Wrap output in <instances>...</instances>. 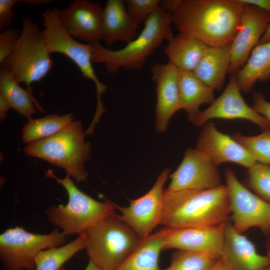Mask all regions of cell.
Listing matches in <instances>:
<instances>
[{"instance_id": "83f0119b", "label": "cell", "mask_w": 270, "mask_h": 270, "mask_svg": "<svg viewBox=\"0 0 270 270\" xmlns=\"http://www.w3.org/2000/svg\"><path fill=\"white\" fill-rule=\"evenodd\" d=\"M86 248L84 233L62 246L43 250L36 258L35 270H60L64 264Z\"/></svg>"}, {"instance_id": "6da1fadb", "label": "cell", "mask_w": 270, "mask_h": 270, "mask_svg": "<svg viewBox=\"0 0 270 270\" xmlns=\"http://www.w3.org/2000/svg\"><path fill=\"white\" fill-rule=\"evenodd\" d=\"M245 4L240 0H179L172 14L180 33L209 46L231 44Z\"/></svg>"}, {"instance_id": "74e56055", "label": "cell", "mask_w": 270, "mask_h": 270, "mask_svg": "<svg viewBox=\"0 0 270 270\" xmlns=\"http://www.w3.org/2000/svg\"><path fill=\"white\" fill-rule=\"evenodd\" d=\"M11 107L5 98L0 94V120H4L7 115L8 112Z\"/></svg>"}, {"instance_id": "e575fe53", "label": "cell", "mask_w": 270, "mask_h": 270, "mask_svg": "<svg viewBox=\"0 0 270 270\" xmlns=\"http://www.w3.org/2000/svg\"><path fill=\"white\" fill-rule=\"evenodd\" d=\"M252 108L263 116L270 124V102L267 101L260 93L254 92Z\"/></svg>"}, {"instance_id": "cb8c5ba5", "label": "cell", "mask_w": 270, "mask_h": 270, "mask_svg": "<svg viewBox=\"0 0 270 270\" xmlns=\"http://www.w3.org/2000/svg\"><path fill=\"white\" fill-rule=\"evenodd\" d=\"M236 76L240 90L244 93L250 92L257 81L270 78V40L253 48Z\"/></svg>"}, {"instance_id": "836d02e7", "label": "cell", "mask_w": 270, "mask_h": 270, "mask_svg": "<svg viewBox=\"0 0 270 270\" xmlns=\"http://www.w3.org/2000/svg\"><path fill=\"white\" fill-rule=\"evenodd\" d=\"M20 0H0V30L10 27L14 13L12 10L13 6Z\"/></svg>"}, {"instance_id": "7c38bea8", "label": "cell", "mask_w": 270, "mask_h": 270, "mask_svg": "<svg viewBox=\"0 0 270 270\" xmlns=\"http://www.w3.org/2000/svg\"><path fill=\"white\" fill-rule=\"evenodd\" d=\"M240 92L236 74H232L220 96L207 108L200 110L192 122L200 126L212 119H242L255 124L264 130H270L268 122L246 103Z\"/></svg>"}, {"instance_id": "7402d4cb", "label": "cell", "mask_w": 270, "mask_h": 270, "mask_svg": "<svg viewBox=\"0 0 270 270\" xmlns=\"http://www.w3.org/2000/svg\"><path fill=\"white\" fill-rule=\"evenodd\" d=\"M208 46L191 36L180 33L168 41L164 52L180 70L193 72Z\"/></svg>"}, {"instance_id": "3957f363", "label": "cell", "mask_w": 270, "mask_h": 270, "mask_svg": "<svg viewBox=\"0 0 270 270\" xmlns=\"http://www.w3.org/2000/svg\"><path fill=\"white\" fill-rule=\"evenodd\" d=\"M172 24V14L159 6L145 22L138 36L122 48L112 50L98 42H91L92 62L104 64L106 70L112 74H116L120 68L140 70L164 41L168 42L174 37Z\"/></svg>"}, {"instance_id": "ba28073f", "label": "cell", "mask_w": 270, "mask_h": 270, "mask_svg": "<svg viewBox=\"0 0 270 270\" xmlns=\"http://www.w3.org/2000/svg\"><path fill=\"white\" fill-rule=\"evenodd\" d=\"M67 236L59 229L34 234L16 226L0 234V260L5 270H35L36 258L42 250L62 246Z\"/></svg>"}, {"instance_id": "ab89813d", "label": "cell", "mask_w": 270, "mask_h": 270, "mask_svg": "<svg viewBox=\"0 0 270 270\" xmlns=\"http://www.w3.org/2000/svg\"><path fill=\"white\" fill-rule=\"evenodd\" d=\"M270 40V22L264 34L260 38L258 44H262ZM257 44V45H258Z\"/></svg>"}, {"instance_id": "8fae6325", "label": "cell", "mask_w": 270, "mask_h": 270, "mask_svg": "<svg viewBox=\"0 0 270 270\" xmlns=\"http://www.w3.org/2000/svg\"><path fill=\"white\" fill-rule=\"evenodd\" d=\"M170 173L169 169L164 170L152 188L140 198L129 200L128 206L118 205L117 210L120 211L119 217L142 240L150 235L160 224L164 187Z\"/></svg>"}, {"instance_id": "f546056e", "label": "cell", "mask_w": 270, "mask_h": 270, "mask_svg": "<svg viewBox=\"0 0 270 270\" xmlns=\"http://www.w3.org/2000/svg\"><path fill=\"white\" fill-rule=\"evenodd\" d=\"M232 137L250 152L256 162L270 165V129L254 136H246L238 132Z\"/></svg>"}, {"instance_id": "8992f818", "label": "cell", "mask_w": 270, "mask_h": 270, "mask_svg": "<svg viewBox=\"0 0 270 270\" xmlns=\"http://www.w3.org/2000/svg\"><path fill=\"white\" fill-rule=\"evenodd\" d=\"M84 234L89 260L104 270H116L143 240L116 214Z\"/></svg>"}, {"instance_id": "8d00e7d4", "label": "cell", "mask_w": 270, "mask_h": 270, "mask_svg": "<svg viewBox=\"0 0 270 270\" xmlns=\"http://www.w3.org/2000/svg\"><path fill=\"white\" fill-rule=\"evenodd\" d=\"M179 0H160V6L164 10L172 14L175 10Z\"/></svg>"}, {"instance_id": "f1b7e54d", "label": "cell", "mask_w": 270, "mask_h": 270, "mask_svg": "<svg viewBox=\"0 0 270 270\" xmlns=\"http://www.w3.org/2000/svg\"><path fill=\"white\" fill-rule=\"evenodd\" d=\"M218 258L208 254L177 250L163 270H209Z\"/></svg>"}, {"instance_id": "f35d334b", "label": "cell", "mask_w": 270, "mask_h": 270, "mask_svg": "<svg viewBox=\"0 0 270 270\" xmlns=\"http://www.w3.org/2000/svg\"><path fill=\"white\" fill-rule=\"evenodd\" d=\"M209 270H229L224 262L218 258Z\"/></svg>"}, {"instance_id": "603a6c76", "label": "cell", "mask_w": 270, "mask_h": 270, "mask_svg": "<svg viewBox=\"0 0 270 270\" xmlns=\"http://www.w3.org/2000/svg\"><path fill=\"white\" fill-rule=\"evenodd\" d=\"M178 82L182 109L186 111L192 122L202 104H210L214 102V90L200 80L193 72L179 70Z\"/></svg>"}, {"instance_id": "30bf717a", "label": "cell", "mask_w": 270, "mask_h": 270, "mask_svg": "<svg viewBox=\"0 0 270 270\" xmlns=\"http://www.w3.org/2000/svg\"><path fill=\"white\" fill-rule=\"evenodd\" d=\"M230 195V217L234 228L243 234L250 228H258L270 235V203L252 192L238 179L234 172H224Z\"/></svg>"}, {"instance_id": "5b68a950", "label": "cell", "mask_w": 270, "mask_h": 270, "mask_svg": "<svg viewBox=\"0 0 270 270\" xmlns=\"http://www.w3.org/2000/svg\"><path fill=\"white\" fill-rule=\"evenodd\" d=\"M86 134L82 122L74 120L56 134L26 144L24 152L64 168L67 175L80 182L88 178L84 162L91 152L90 143L84 141Z\"/></svg>"}, {"instance_id": "9a60e30c", "label": "cell", "mask_w": 270, "mask_h": 270, "mask_svg": "<svg viewBox=\"0 0 270 270\" xmlns=\"http://www.w3.org/2000/svg\"><path fill=\"white\" fill-rule=\"evenodd\" d=\"M196 149L216 167L230 162L248 169L257 162L246 148L209 121L204 125Z\"/></svg>"}, {"instance_id": "b9f144b4", "label": "cell", "mask_w": 270, "mask_h": 270, "mask_svg": "<svg viewBox=\"0 0 270 270\" xmlns=\"http://www.w3.org/2000/svg\"><path fill=\"white\" fill-rule=\"evenodd\" d=\"M268 239L266 244V254H265L268 260L270 266V235L268 236Z\"/></svg>"}, {"instance_id": "ac0fdd59", "label": "cell", "mask_w": 270, "mask_h": 270, "mask_svg": "<svg viewBox=\"0 0 270 270\" xmlns=\"http://www.w3.org/2000/svg\"><path fill=\"white\" fill-rule=\"evenodd\" d=\"M102 10L98 3L76 0L60 10V19L71 36L90 44L102 39Z\"/></svg>"}, {"instance_id": "7a4b0ae2", "label": "cell", "mask_w": 270, "mask_h": 270, "mask_svg": "<svg viewBox=\"0 0 270 270\" xmlns=\"http://www.w3.org/2000/svg\"><path fill=\"white\" fill-rule=\"evenodd\" d=\"M226 185L202 190L164 189L160 224L166 228L210 227L226 224L230 217Z\"/></svg>"}, {"instance_id": "484cf974", "label": "cell", "mask_w": 270, "mask_h": 270, "mask_svg": "<svg viewBox=\"0 0 270 270\" xmlns=\"http://www.w3.org/2000/svg\"><path fill=\"white\" fill-rule=\"evenodd\" d=\"M0 94L9 103L11 108L28 119L35 114V107L44 112L35 98L32 90L22 88L19 83L6 71L0 68Z\"/></svg>"}, {"instance_id": "2e32d148", "label": "cell", "mask_w": 270, "mask_h": 270, "mask_svg": "<svg viewBox=\"0 0 270 270\" xmlns=\"http://www.w3.org/2000/svg\"><path fill=\"white\" fill-rule=\"evenodd\" d=\"M226 223L210 227L164 228L163 250L196 252L220 258Z\"/></svg>"}, {"instance_id": "5bb4252c", "label": "cell", "mask_w": 270, "mask_h": 270, "mask_svg": "<svg viewBox=\"0 0 270 270\" xmlns=\"http://www.w3.org/2000/svg\"><path fill=\"white\" fill-rule=\"evenodd\" d=\"M270 22V12L245 4L238 32L230 44V62L228 74H236L244 66Z\"/></svg>"}, {"instance_id": "d6986e66", "label": "cell", "mask_w": 270, "mask_h": 270, "mask_svg": "<svg viewBox=\"0 0 270 270\" xmlns=\"http://www.w3.org/2000/svg\"><path fill=\"white\" fill-rule=\"evenodd\" d=\"M220 258L229 270H264L270 266L266 256L260 254L254 244L238 232L230 220L225 225Z\"/></svg>"}, {"instance_id": "d6a6232c", "label": "cell", "mask_w": 270, "mask_h": 270, "mask_svg": "<svg viewBox=\"0 0 270 270\" xmlns=\"http://www.w3.org/2000/svg\"><path fill=\"white\" fill-rule=\"evenodd\" d=\"M21 32L10 27L0 34V64L12 53Z\"/></svg>"}, {"instance_id": "7bdbcfd3", "label": "cell", "mask_w": 270, "mask_h": 270, "mask_svg": "<svg viewBox=\"0 0 270 270\" xmlns=\"http://www.w3.org/2000/svg\"><path fill=\"white\" fill-rule=\"evenodd\" d=\"M264 270H270V266H269L267 267Z\"/></svg>"}, {"instance_id": "d590c367", "label": "cell", "mask_w": 270, "mask_h": 270, "mask_svg": "<svg viewBox=\"0 0 270 270\" xmlns=\"http://www.w3.org/2000/svg\"><path fill=\"white\" fill-rule=\"evenodd\" d=\"M246 5L252 6L270 13V0H240Z\"/></svg>"}, {"instance_id": "ffe728a7", "label": "cell", "mask_w": 270, "mask_h": 270, "mask_svg": "<svg viewBox=\"0 0 270 270\" xmlns=\"http://www.w3.org/2000/svg\"><path fill=\"white\" fill-rule=\"evenodd\" d=\"M140 24L128 12L124 0H106L102 10V39L108 46L132 41Z\"/></svg>"}, {"instance_id": "4dcf8cb0", "label": "cell", "mask_w": 270, "mask_h": 270, "mask_svg": "<svg viewBox=\"0 0 270 270\" xmlns=\"http://www.w3.org/2000/svg\"><path fill=\"white\" fill-rule=\"evenodd\" d=\"M246 183L253 192L270 203V165L256 162L248 168Z\"/></svg>"}, {"instance_id": "e0dca14e", "label": "cell", "mask_w": 270, "mask_h": 270, "mask_svg": "<svg viewBox=\"0 0 270 270\" xmlns=\"http://www.w3.org/2000/svg\"><path fill=\"white\" fill-rule=\"evenodd\" d=\"M152 80L156 85V129L166 130L170 118L182 109L179 88V70L172 62H156L151 68Z\"/></svg>"}, {"instance_id": "9c48e42d", "label": "cell", "mask_w": 270, "mask_h": 270, "mask_svg": "<svg viewBox=\"0 0 270 270\" xmlns=\"http://www.w3.org/2000/svg\"><path fill=\"white\" fill-rule=\"evenodd\" d=\"M60 9L48 10L42 14L44 18L42 30L44 40L50 54L58 52L70 59L78 68L82 76L96 84L97 96L96 108H104L102 95L106 90L96 76L92 60V48L90 43L78 42L70 35L60 19Z\"/></svg>"}, {"instance_id": "ee69618b", "label": "cell", "mask_w": 270, "mask_h": 270, "mask_svg": "<svg viewBox=\"0 0 270 270\" xmlns=\"http://www.w3.org/2000/svg\"><path fill=\"white\" fill-rule=\"evenodd\" d=\"M60 270H66L64 266H62Z\"/></svg>"}, {"instance_id": "277c9868", "label": "cell", "mask_w": 270, "mask_h": 270, "mask_svg": "<svg viewBox=\"0 0 270 270\" xmlns=\"http://www.w3.org/2000/svg\"><path fill=\"white\" fill-rule=\"evenodd\" d=\"M46 176L55 180L66 191V204L51 206L46 210L48 220L67 236L85 233L106 218L116 214L118 205L106 200L98 201L81 191L68 175L62 178L56 176L51 170Z\"/></svg>"}, {"instance_id": "60d3db41", "label": "cell", "mask_w": 270, "mask_h": 270, "mask_svg": "<svg viewBox=\"0 0 270 270\" xmlns=\"http://www.w3.org/2000/svg\"><path fill=\"white\" fill-rule=\"evenodd\" d=\"M84 270H102V268L98 266L97 265H96L91 260H89L88 263V264Z\"/></svg>"}, {"instance_id": "4fadbf2b", "label": "cell", "mask_w": 270, "mask_h": 270, "mask_svg": "<svg viewBox=\"0 0 270 270\" xmlns=\"http://www.w3.org/2000/svg\"><path fill=\"white\" fill-rule=\"evenodd\" d=\"M169 177L168 190H202L221 185L218 168L197 150L186 149L177 169Z\"/></svg>"}, {"instance_id": "1f68e13d", "label": "cell", "mask_w": 270, "mask_h": 270, "mask_svg": "<svg viewBox=\"0 0 270 270\" xmlns=\"http://www.w3.org/2000/svg\"><path fill=\"white\" fill-rule=\"evenodd\" d=\"M128 14L140 24L145 23L150 15L159 7L160 0H126Z\"/></svg>"}, {"instance_id": "d4e9b609", "label": "cell", "mask_w": 270, "mask_h": 270, "mask_svg": "<svg viewBox=\"0 0 270 270\" xmlns=\"http://www.w3.org/2000/svg\"><path fill=\"white\" fill-rule=\"evenodd\" d=\"M164 228L152 234L116 270H162L159 266L163 250Z\"/></svg>"}, {"instance_id": "4316f807", "label": "cell", "mask_w": 270, "mask_h": 270, "mask_svg": "<svg viewBox=\"0 0 270 270\" xmlns=\"http://www.w3.org/2000/svg\"><path fill=\"white\" fill-rule=\"evenodd\" d=\"M73 114H52L39 118H30L22 130L23 142L28 144L50 137L74 120Z\"/></svg>"}, {"instance_id": "52a82bcc", "label": "cell", "mask_w": 270, "mask_h": 270, "mask_svg": "<svg viewBox=\"0 0 270 270\" xmlns=\"http://www.w3.org/2000/svg\"><path fill=\"white\" fill-rule=\"evenodd\" d=\"M53 62L46 46L42 30L28 16L22 22L20 36L12 53L0 64L19 84L40 82L51 70Z\"/></svg>"}, {"instance_id": "44dd1931", "label": "cell", "mask_w": 270, "mask_h": 270, "mask_svg": "<svg viewBox=\"0 0 270 270\" xmlns=\"http://www.w3.org/2000/svg\"><path fill=\"white\" fill-rule=\"evenodd\" d=\"M230 44L209 46L193 71L202 82L218 91L222 90L230 62Z\"/></svg>"}]
</instances>
